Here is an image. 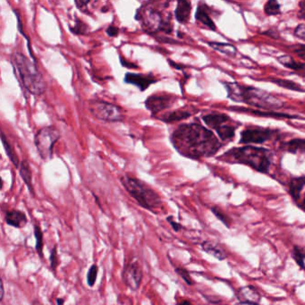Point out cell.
<instances>
[{"mask_svg": "<svg viewBox=\"0 0 305 305\" xmlns=\"http://www.w3.org/2000/svg\"><path fill=\"white\" fill-rule=\"evenodd\" d=\"M192 5L189 1H178L175 10V16L180 24H187L191 17Z\"/></svg>", "mask_w": 305, "mask_h": 305, "instance_id": "15", "label": "cell"}, {"mask_svg": "<svg viewBox=\"0 0 305 305\" xmlns=\"http://www.w3.org/2000/svg\"><path fill=\"white\" fill-rule=\"evenodd\" d=\"M71 31L77 35H85L88 33L89 31V27L86 24H84L82 20L80 19H77L75 24L73 25V27H71Z\"/></svg>", "mask_w": 305, "mask_h": 305, "instance_id": "29", "label": "cell"}, {"mask_svg": "<svg viewBox=\"0 0 305 305\" xmlns=\"http://www.w3.org/2000/svg\"><path fill=\"white\" fill-rule=\"evenodd\" d=\"M120 181L127 193L142 208L153 213H157L162 208V200L160 194L144 182L128 176L122 177Z\"/></svg>", "mask_w": 305, "mask_h": 305, "instance_id": "4", "label": "cell"}, {"mask_svg": "<svg viewBox=\"0 0 305 305\" xmlns=\"http://www.w3.org/2000/svg\"><path fill=\"white\" fill-rule=\"evenodd\" d=\"M295 52L301 58L305 60V46H299L295 49Z\"/></svg>", "mask_w": 305, "mask_h": 305, "instance_id": "40", "label": "cell"}, {"mask_svg": "<svg viewBox=\"0 0 305 305\" xmlns=\"http://www.w3.org/2000/svg\"><path fill=\"white\" fill-rule=\"evenodd\" d=\"M4 293H5V290H4L3 280H1V295H0V298H1V301L3 300Z\"/></svg>", "mask_w": 305, "mask_h": 305, "instance_id": "41", "label": "cell"}, {"mask_svg": "<svg viewBox=\"0 0 305 305\" xmlns=\"http://www.w3.org/2000/svg\"><path fill=\"white\" fill-rule=\"evenodd\" d=\"M20 169V176H21L25 184L27 185L28 189L30 190L31 194H33V187H32V174H31L30 164L28 163L26 160L22 161L19 166Z\"/></svg>", "mask_w": 305, "mask_h": 305, "instance_id": "19", "label": "cell"}, {"mask_svg": "<svg viewBox=\"0 0 305 305\" xmlns=\"http://www.w3.org/2000/svg\"><path fill=\"white\" fill-rule=\"evenodd\" d=\"M208 45L212 48L218 50L219 52L223 53L228 56H235L236 54V49L235 46L226 43H218V42H208Z\"/></svg>", "mask_w": 305, "mask_h": 305, "instance_id": "23", "label": "cell"}, {"mask_svg": "<svg viewBox=\"0 0 305 305\" xmlns=\"http://www.w3.org/2000/svg\"><path fill=\"white\" fill-rule=\"evenodd\" d=\"M32 305H43L42 302H39L38 300H35L34 302H32Z\"/></svg>", "mask_w": 305, "mask_h": 305, "instance_id": "45", "label": "cell"}, {"mask_svg": "<svg viewBox=\"0 0 305 305\" xmlns=\"http://www.w3.org/2000/svg\"><path fill=\"white\" fill-rule=\"evenodd\" d=\"M142 269L137 260H129L122 272V279L132 291H137L142 284Z\"/></svg>", "mask_w": 305, "mask_h": 305, "instance_id": "10", "label": "cell"}, {"mask_svg": "<svg viewBox=\"0 0 305 305\" xmlns=\"http://www.w3.org/2000/svg\"><path fill=\"white\" fill-rule=\"evenodd\" d=\"M136 18L142 30L149 34H155L160 31L170 33L173 31V25L169 19H166L161 11L153 7V3L142 5L137 10Z\"/></svg>", "mask_w": 305, "mask_h": 305, "instance_id": "6", "label": "cell"}, {"mask_svg": "<svg viewBox=\"0 0 305 305\" xmlns=\"http://www.w3.org/2000/svg\"><path fill=\"white\" fill-rule=\"evenodd\" d=\"M299 7H300V9L298 12V17L305 21V1L300 2Z\"/></svg>", "mask_w": 305, "mask_h": 305, "instance_id": "39", "label": "cell"}, {"mask_svg": "<svg viewBox=\"0 0 305 305\" xmlns=\"http://www.w3.org/2000/svg\"><path fill=\"white\" fill-rule=\"evenodd\" d=\"M173 217H167L166 218V221L169 223L170 225H171V227L174 229V231H176V232H179L181 231L182 229H183V226L181 225L180 223H178V222H176L174 220Z\"/></svg>", "mask_w": 305, "mask_h": 305, "instance_id": "35", "label": "cell"}, {"mask_svg": "<svg viewBox=\"0 0 305 305\" xmlns=\"http://www.w3.org/2000/svg\"><path fill=\"white\" fill-rule=\"evenodd\" d=\"M98 272H99V267L96 264L91 265L90 270L87 273V284L89 287H93L96 280H97Z\"/></svg>", "mask_w": 305, "mask_h": 305, "instance_id": "30", "label": "cell"}, {"mask_svg": "<svg viewBox=\"0 0 305 305\" xmlns=\"http://www.w3.org/2000/svg\"><path fill=\"white\" fill-rule=\"evenodd\" d=\"M238 299L241 302H249L258 304L260 301V295L253 287H244L238 291Z\"/></svg>", "mask_w": 305, "mask_h": 305, "instance_id": "16", "label": "cell"}, {"mask_svg": "<svg viewBox=\"0 0 305 305\" xmlns=\"http://www.w3.org/2000/svg\"><path fill=\"white\" fill-rule=\"evenodd\" d=\"M195 18L198 22H200L201 24L205 25L206 27L211 29L212 31H215L216 25L212 21V18L209 17L208 12H207V8L203 5H200L198 7L197 11H196V14H195Z\"/></svg>", "mask_w": 305, "mask_h": 305, "instance_id": "18", "label": "cell"}, {"mask_svg": "<svg viewBox=\"0 0 305 305\" xmlns=\"http://www.w3.org/2000/svg\"><path fill=\"white\" fill-rule=\"evenodd\" d=\"M107 33L110 37H117L119 34V29L115 25H110L107 29Z\"/></svg>", "mask_w": 305, "mask_h": 305, "instance_id": "37", "label": "cell"}, {"mask_svg": "<svg viewBox=\"0 0 305 305\" xmlns=\"http://www.w3.org/2000/svg\"><path fill=\"white\" fill-rule=\"evenodd\" d=\"M60 138V132L55 126H46L39 130L34 138L35 147L43 160L52 159L53 148Z\"/></svg>", "mask_w": 305, "mask_h": 305, "instance_id": "7", "label": "cell"}, {"mask_svg": "<svg viewBox=\"0 0 305 305\" xmlns=\"http://www.w3.org/2000/svg\"><path fill=\"white\" fill-rule=\"evenodd\" d=\"M125 82L132 84L141 90H145L150 84L156 83L157 79L149 75H143L139 73H127L125 74Z\"/></svg>", "mask_w": 305, "mask_h": 305, "instance_id": "13", "label": "cell"}, {"mask_svg": "<svg viewBox=\"0 0 305 305\" xmlns=\"http://www.w3.org/2000/svg\"><path fill=\"white\" fill-rule=\"evenodd\" d=\"M220 159L230 163L244 164L262 173L268 172L271 165L270 151L253 146L234 148L223 154Z\"/></svg>", "mask_w": 305, "mask_h": 305, "instance_id": "3", "label": "cell"}, {"mask_svg": "<svg viewBox=\"0 0 305 305\" xmlns=\"http://www.w3.org/2000/svg\"><path fill=\"white\" fill-rule=\"evenodd\" d=\"M302 207H303V208H304V209H305V196H304V200H303V203H302Z\"/></svg>", "mask_w": 305, "mask_h": 305, "instance_id": "46", "label": "cell"}, {"mask_svg": "<svg viewBox=\"0 0 305 305\" xmlns=\"http://www.w3.org/2000/svg\"><path fill=\"white\" fill-rule=\"evenodd\" d=\"M277 60L283 65V66L290 68L292 70H302L304 68V66L302 64L296 62L295 59H293L290 55H282L279 56Z\"/></svg>", "mask_w": 305, "mask_h": 305, "instance_id": "26", "label": "cell"}, {"mask_svg": "<svg viewBox=\"0 0 305 305\" xmlns=\"http://www.w3.org/2000/svg\"><path fill=\"white\" fill-rule=\"evenodd\" d=\"M1 141L3 143L4 148L6 149L7 157L9 158L11 162L14 164L16 167H19L21 163H20V160H19L17 154L14 151V148L11 146L10 142L7 140V136H5L4 132H2V135H1Z\"/></svg>", "mask_w": 305, "mask_h": 305, "instance_id": "21", "label": "cell"}, {"mask_svg": "<svg viewBox=\"0 0 305 305\" xmlns=\"http://www.w3.org/2000/svg\"><path fill=\"white\" fill-rule=\"evenodd\" d=\"M13 63L17 70L22 83L25 90L32 95H42L47 89V83L42 73L39 72L34 63L31 62L26 55L15 52L13 55Z\"/></svg>", "mask_w": 305, "mask_h": 305, "instance_id": "5", "label": "cell"}, {"mask_svg": "<svg viewBox=\"0 0 305 305\" xmlns=\"http://www.w3.org/2000/svg\"><path fill=\"white\" fill-rule=\"evenodd\" d=\"M175 101L176 99L170 94H153L147 98L145 107L154 116L161 111L165 110L166 108H170Z\"/></svg>", "mask_w": 305, "mask_h": 305, "instance_id": "11", "label": "cell"}, {"mask_svg": "<svg viewBox=\"0 0 305 305\" xmlns=\"http://www.w3.org/2000/svg\"><path fill=\"white\" fill-rule=\"evenodd\" d=\"M273 83H277V85H279L280 87H284V88H287V89H289V90H301V91L302 90L300 85L296 84L294 82H291V81L277 79V80L273 81Z\"/></svg>", "mask_w": 305, "mask_h": 305, "instance_id": "31", "label": "cell"}, {"mask_svg": "<svg viewBox=\"0 0 305 305\" xmlns=\"http://www.w3.org/2000/svg\"><path fill=\"white\" fill-rule=\"evenodd\" d=\"M273 131L270 129L261 127L246 128L242 132L241 143H263L270 140L272 136Z\"/></svg>", "mask_w": 305, "mask_h": 305, "instance_id": "12", "label": "cell"}, {"mask_svg": "<svg viewBox=\"0 0 305 305\" xmlns=\"http://www.w3.org/2000/svg\"><path fill=\"white\" fill-rule=\"evenodd\" d=\"M206 125L218 132L219 137L223 141H230L235 137L236 127L234 121L224 114H209L203 117Z\"/></svg>", "mask_w": 305, "mask_h": 305, "instance_id": "9", "label": "cell"}, {"mask_svg": "<svg viewBox=\"0 0 305 305\" xmlns=\"http://www.w3.org/2000/svg\"><path fill=\"white\" fill-rule=\"evenodd\" d=\"M176 305H192V303L189 302V301H187V300H184V301H182V302H177Z\"/></svg>", "mask_w": 305, "mask_h": 305, "instance_id": "42", "label": "cell"}, {"mask_svg": "<svg viewBox=\"0 0 305 305\" xmlns=\"http://www.w3.org/2000/svg\"><path fill=\"white\" fill-rule=\"evenodd\" d=\"M238 305H259L255 304V303H249V302H240Z\"/></svg>", "mask_w": 305, "mask_h": 305, "instance_id": "44", "label": "cell"}, {"mask_svg": "<svg viewBox=\"0 0 305 305\" xmlns=\"http://www.w3.org/2000/svg\"><path fill=\"white\" fill-rule=\"evenodd\" d=\"M64 302H65V299H63V298L56 299V304L63 305V304H64Z\"/></svg>", "mask_w": 305, "mask_h": 305, "instance_id": "43", "label": "cell"}, {"mask_svg": "<svg viewBox=\"0 0 305 305\" xmlns=\"http://www.w3.org/2000/svg\"><path fill=\"white\" fill-rule=\"evenodd\" d=\"M88 108L90 114L101 121L113 123L125 120V112L117 105L102 101H91Z\"/></svg>", "mask_w": 305, "mask_h": 305, "instance_id": "8", "label": "cell"}, {"mask_svg": "<svg viewBox=\"0 0 305 305\" xmlns=\"http://www.w3.org/2000/svg\"><path fill=\"white\" fill-rule=\"evenodd\" d=\"M191 116V112L180 109V110H176L170 112V113H166V115H164L162 118H160V119L162 121L166 122V123H174V122L184 120L186 118H190Z\"/></svg>", "mask_w": 305, "mask_h": 305, "instance_id": "20", "label": "cell"}, {"mask_svg": "<svg viewBox=\"0 0 305 305\" xmlns=\"http://www.w3.org/2000/svg\"><path fill=\"white\" fill-rule=\"evenodd\" d=\"M295 35L305 41V25H300L295 29Z\"/></svg>", "mask_w": 305, "mask_h": 305, "instance_id": "36", "label": "cell"}, {"mask_svg": "<svg viewBox=\"0 0 305 305\" xmlns=\"http://www.w3.org/2000/svg\"><path fill=\"white\" fill-rule=\"evenodd\" d=\"M176 272H177V274L180 276L181 278H182L186 284H189V285L194 284V280L192 279L191 276H190L189 272H188L185 269H184V268H177V269H176Z\"/></svg>", "mask_w": 305, "mask_h": 305, "instance_id": "33", "label": "cell"}, {"mask_svg": "<svg viewBox=\"0 0 305 305\" xmlns=\"http://www.w3.org/2000/svg\"><path fill=\"white\" fill-rule=\"evenodd\" d=\"M171 142L181 155L194 160L213 156L221 147L212 131L198 124L179 125L171 136Z\"/></svg>", "mask_w": 305, "mask_h": 305, "instance_id": "1", "label": "cell"}, {"mask_svg": "<svg viewBox=\"0 0 305 305\" xmlns=\"http://www.w3.org/2000/svg\"><path fill=\"white\" fill-rule=\"evenodd\" d=\"M264 11L267 15H277L280 14V5L277 1L271 0L266 3Z\"/></svg>", "mask_w": 305, "mask_h": 305, "instance_id": "28", "label": "cell"}, {"mask_svg": "<svg viewBox=\"0 0 305 305\" xmlns=\"http://www.w3.org/2000/svg\"><path fill=\"white\" fill-rule=\"evenodd\" d=\"M33 230H34V236L36 238V247L35 249L38 253L39 256L43 258V233L40 225L34 224L33 225Z\"/></svg>", "mask_w": 305, "mask_h": 305, "instance_id": "27", "label": "cell"}, {"mask_svg": "<svg viewBox=\"0 0 305 305\" xmlns=\"http://www.w3.org/2000/svg\"><path fill=\"white\" fill-rule=\"evenodd\" d=\"M49 260H50V268H51L53 272H55L59 265V253H58V246L56 245L53 247L52 250H51Z\"/></svg>", "mask_w": 305, "mask_h": 305, "instance_id": "32", "label": "cell"}, {"mask_svg": "<svg viewBox=\"0 0 305 305\" xmlns=\"http://www.w3.org/2000/svg\"><path fill=\"white\" fill-rule=\"evenodd\" d=\"M5 220L7 225H11L15 228H23L27 225V216L25 212L18 209L7 211L5 214Z\"/></svg>", "mask_w": 305, "mask_h": 305, "instance_id": "14", "label": "cell"}, {"mask_svg": "<svg viewBox=\"0 0 305 305\" xmlns=\"http://www.w3.org/2000/svg\"><path fill=\"white\" fill-rule=\"evenodd\" d=\"M295 258L296 260V262H298L300 266L302 267H305V254L302 253L298 248H295Z\"/></svg>", "mask_w": 305, "mask_h": 305, "instance_id": "34", "label": "cell"}, {"mask_svg": "<svg viewBox=\"0 0 305 305\" xmlns=\"http://www.w3.org/2000/svg\"><path fill=\"white\" fill-rule=\"evenodd\" d=\"M90 3V1H75L74 2V4L77 5V8L83 12H86L88 5Z\"/></svg>", "mask_w": 305, "mask_h": 305, "instance_id": "38", "label": "cell"}, {"mask_svg": "<svg viewBox=\"0 0 305 305\" xmlns=\"http://www.w3.org/2000/svg\"><path fill=\"white\" fill-rule=\"evenodd\" d=\"M284 149L291 153H305V140L294 139L284 145Z\"/></svg>", "mask_w": 305, "mask_h": 305, "instance_id": "22", "label": "cell"}, {"mask_svg": "<svg viewBox=\"0 0 305 305\" xmlns=\"http://www.w3.org/2000/svg\"><path fill=\"white\" fill-rule=\"evenodd\" d=\"M201 248L209 255H212L219 260H225L227 257L225 250L223 249L219 243H214L212 241H204L201 243Z\"/></svg>", "mask_w": 305, "mask_h": 305, "instance_id": "17", "label": "cell"}, {"mask_svg": "<svg viewBox=\"0 0 305 305\" xmlns=\"http://www.w3.org/2000/svg\"><path fill=\"white\" fill-rule=\"evenodd\" d=\"M232 110L241 111V112H246L251 114L255 115V116H260V117H268V118H293L295 117H292L289 115L279 114V113H275V112H261L259 110H252V109H244V108H233Z\"/></svg>", "mask_w": 305, "mask_h": 305, "instance_id": "24", "label": "cell"}, {"mask_svg": "<svg viewBox=\"0 0 305 305\" xmlns=\"http://www.w3.org/2000/svg\"><path fill=\"white\" fill-rule=\"evenodd\" d=\"M304 185L305 177H298V178L293 179L290 183V186H289V192H290L292 196L295 199L299 198L301 191Z\"/></svg>", "mask_w": 305, "mask_h": 305, "instance_id": "25", "label": "cell"}, {"mask_svg": "<svg viewBox=\"0 0 305 305\" xmlns=\"http://www.w3.org/2000/svg\"><path fill=\"white\" fill-rule=\"evenodd\" d=\"M228 97L233 101L243 102L250 106L263 109L280 108L284 103L264 90L256 89L253 87L243 86L239 83H225Z\"/></svg>", "mask_w": 305, "mask_h": 305, "instance_id": "2", "label": "cell"}]
</instances>
